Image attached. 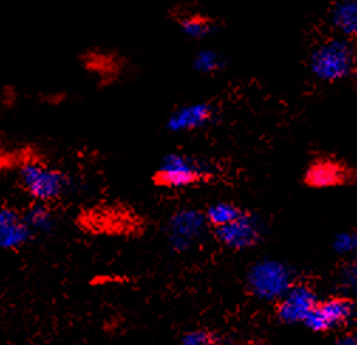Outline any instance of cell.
Here are the masks:
<instances>
[{
    "instance_id": "cell-1",
    "label": "cell",
    "mask_w": 357,
    "mask_h": 345,
    "mask_svg": "<svg viewBox=\"0 0 357 345\" xmlns=\"http://www.w3.org/2000/svg\"><path fill=\"white\" fill-rule=\"evenodd\" d=\"M312 77L325 83H336L351 78L357 68L354 40L332 34L319 40L307 56Z\"/></svg>"
},
{
    "instance_id": "cell-2",
    "label": "cell",
    "mask_w": 357,
    "mask_h": 345,
    "mask_svg": "<svg viewBox=\"0 0 357 345\" xmlns=\"http://www.w3.org/2000/svg\"><path fill=\"white\" fill-rule=\"evenodd\" d=\"M16 171L20 188L31 201L57 202L71 187V179L66 172L47 164L41 156L26 160Z\"/></svg>"
},
{
    "instance_id": "cell-3",
    "label": "cell",
    "mask_w": 357,
    "mask_h": 345,
    "mask_svg": "<svg viewBox=\"0 0 357 345\" xmlns=\"http://www.w3.org/2000/svg\"><path fill=\"white\" fill-rule=\"evenodd\" d=\"M214 179V171L203 160L182 153H170L163 157L153 175L158 187L177 190L207 183Z\"/></svg>"
},
{
    "instance_id": "cell-4",
    "label": "cell",
    "mask_w": 357,
    "mask_h": 345,
    "mask_svg": "<svg viewBox=\"0 0 357 345\" xmlns=\"http://www.w3.org/2000/svg\"><path fill=\"white\" fill-rule=\"evenodd\" d=\"M296 282L295 271L278 259L254 262L245 278L248 291L262 301H278Z\"/></svg>"
},
{
    "instance_id": "cell-5",
    "label": "cell",
    "mask_w": 357,
    "mask_h": 345,
    "mask_svg": "<svg viewBox=\"0 0 357 345\" xmlns=\"http://www.w3.org/2000/svg\"><path fill=\"white\" fill-rule=\"evenodd\" d=\"M356 319V303L349 296H333L318 300L302 324L314 332H331L339 330Z\"/></svg>"
},
{
    "instance_id": "cell-6",
    "label": "cell",
    "mask_w": 357,
    "mask_h": 345,
    "mask_svg": "<svg viewBox=\"0 0 357 345\" xmlns=\"http://www.w3.org/2000/svg\"><path fill=\"white\" fill-rule=\"evenodd\" d=\"M357 180L356 168L344 160L332 156H321L312 160L305 172L303 183L310 188H336L351 186Z\"/></svg>"
},
{
    "instance_id": "cell-7",
    "label": "cell",
    "mask_w": 357,
    "mask_h": 345,
    "mask_svg": "<svg viewBox=\"0 0 357 345\" xmlns=\"http://www.w3.org/2000/svg\"><path fill=\"white\" fill-rule=\"evenodd\" d=\"M208 228L204 212L189 208L181 209L176 211L167 223L166 239L174 252L183 253L192 249Z\"/></svg>"
},
{
    "instance_id": "cell-8",
    "label": "cell",
    "mask_w": 357,
    "mask_h": 345,
    "mask_svg": "<svg viewBox=\"0 0 357 345\" xmlns=\"http://www.w3.org/2000/svg\"><path fill=\"white\" fill-rule=\"evenodd\" d=\"M264 225L255 215L243 211L234 221L214 230L215 239L227 249L243 252L258 246L264 239Z\"/></svg>"
},
{
    "instance_id": "cell-9",
    "label": "cell",
    "mask_w": 357,
    "mask_h": 345,
    "mask_svg": "<svg viewBox=\"0 0 357 345\" xmlns=\"http://www.w3.org/2000/svg\"><path fill=\"white\" fill-rule=\"evenodd\" d=\"M79 63L100 86H109L121 81L128 68V60L118 51L96 47L84 51Z\"/></svg>"
},
{
    "instance_id": "cell-10",
    "label": "cell",
    "mask_w": 357,
    "mask_h": 345,
    "mask_svg": "<svg viewBox=\"0 0 357 345\" xmlns=\"http://www.w3.org/2000/svg\"><path fill=\"white\" fill-rule=\"evenodd\" d=\"M318 300L319 297L314 287L296 280L288 291L275 301V316L282 324H299L314 309Z\"/></svg>"
},
{
    "instance_id": "cell-11",
    "label": "cell",
    "mask_w": 357,
    "mask_h": 345,
    "mask_svg": "<svg viewBox=\"0 0 357 345\" xmlns=\"http://www.w3.org/2000/svg\"><path fill=\"white\" fill-rule=\"evenodd\" d=\"M33 238V232L23 220L22 208L12 204L0 205V249L17 252L29 245Z\"/></svg>"
},
{
    "instance_id": "cell-12",
    "label": "cell",
    "mask_w": 357,
    "mask_h": 345,
    "mask_svg": "<svg viewBox=\"0 0 357 345\" xmlns=\"http://www.w3.org/2000/svg\"><path fill=\"white\" fill-rule=\"evenodd\" d=\"M215 119V108L208 102H195L176 108L166 120V129L172 134L193 132L203 129Z\"/></svg>"
},
{
    "instance_id": "cell-13",
    "label": "cell",
    "mask_w": 357,
    "mask_h": 345,
    "mask_svg": "<svg viewBox=\"0 0 357 345\" xmlns=\"http://www.w3.org/2000/svg\"><path fill=\"white\" fill-rule=\"evenodd\" d=\"M332 34L354 40L357 35V0H335L326 13Z\"/></svg>"
},
{
    "instance_id": "cell-14",
    "label": "cell",
    "mask_w": 357,
    "mask_h": 345,
    "mask_svg": "<svg viewBox=\"0 0 357 345\" xmlns=\"http://www.w3.org/2000/svg\"><path fill=\"white\" fill-rule=\"evenodd\" d=\"M177 27L190 40H204L218 31L220 23L215 17L196 10H185L176 15Z\"/></svg>"
},
{
    "instance_id": "cell-15",
    "label": "cell",
    "mask_w": 357,
    "mask_h": 345,
    "mask_svg": "<svg viewBox=\"0 0 357 345\" xmlns=\"http://www.w3.org/2000/svg\"><path fill=\"white\" fill-rule=\"evenodd\" d=\"M23 220L30 228L33 235H50L57 225L56 215L52 204L31 201L26 208L22 209Z\"/></svg>"
},
{
    "instance_id": "cell-16",
    "label": "cell",
    "mask_w": 357,
    "mask_h": 345,
    "mask_svg": "<svg viewBox=\"0 0 357 345\" xmlns=\"http://www.w3.org/2000/svg\"><path fill=\"white\" fill-rule=\"evenodd\" d=\"M243 208H240L237 204L234 202H229V201H220V202H214L211 204L206 211H204V217L206 221L208 224L210 228L215 230L218 227L226 225L231 221H234L236 218H238L240 215L243 214Z\"/></svg>"
},
{
    "instance_id": "cell-17",
    "label": "cell",
    "mask_w": 357,
    "mask_h": 345,
    "mask_svg": "<svg viewBox=\"0 0 357 345\" xmlns=\"http://www.w3.org/2000/svg\"><path fill=\"white\" fill-rule=\"evenodd\" d=\"M226 65H227L226 57L213 49L199 50L192 61L193 70L203 75L218 74L226 68Z\"/></svg>"
},
{
    "instance_id": "cell-18",
    "label": "cell",
    "mask_w": 357,
    "mask_h": 345,
    "mask_svg": "<svg viewBox=\"0 0 357 345\" xmlns=\"http://www.w3.org/2000/svg\"><path fill=\"white\" fill-rule=\"evenodd\" d=\"M332 248L337 255L349 256L354 255L357 249V235L354 231L339 232L332 242Z\"/></svg>"
},
{
    "instance_id": "cell-19",
    "label": "cell",
    "mask_w": 357,
    "mask_h": 345,
    "mask_svg": "<svg viewBox=\"0 0 357 345\" xmlns=\"http://www.w3.org/2000/svg\"><path fill=\"white\" fill-rule=\"evenodd\" d=\"M181 341L185 345H214L221 342L217 334L206 328H196V330L188 331L186 334H183Z\"/></svg>"
},
{
    "instance_id": "cell-20",
    "label": "cell",
    "mask_w": 357,
    "mask_h": 345,
    "mask_svg": "<svg viewBox=\"0 0 357 345\" xmlns=\"http://www.w3.org/2000/svg\"><path fill=\"white\" fill-rule=\"evenodd\" d=\"M339 280L344 289H350L351 291L356 290L357 286V265H356V259L351 257L349 262L343 265L339 273Z\"/></svg>"
},
{
    "instance_id": "cell-21",
    "label": "cell",
    "mask_w": 357,
    "mask_h": 345,
    "mask_svg": "<svg viewBox=\"0 0 357 345\" xmlns=\"http://www.w3.org/2000/svg\"><path fill=\"white\" fill-rule=\"evenodd\" d=\"M335 342L339 344V345H356L357 344V338L354 337V334L347 332V334H343L339 338H336Z\"/></svg>"
},
{
    "instance_id": "cell-22",
    "label": "cell",
    "mask_w": 357,
    "mask_h": 345,
    "mask_svg": "<svg viewBox=\"0 0 357 345\" xmlns=\"http://www.w3.org/2000/svg\"><path fill=\"white\" fill-rule=\"evenodd\" d=\"M43 101L47 102L49 105H59L66 101V95L64 94H50L47 97H44Z\"/></svg>"
}]
</instances>
